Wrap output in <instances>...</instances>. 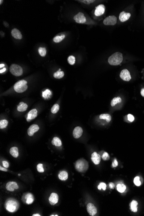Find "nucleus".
Segmentation results:
<instances>
[{
  "instance_id": "obj_24",
  "label": "nucleus",
  "mask_w": 144,
  "mask_h": 216,
  "mask_svg": "<svg viewBox=\"0 0 144 216\" xmlns=\"http://www.w3.org/2000/svg\"><path fill=\"white\" fill-rule=\"evenodd\" d=\"M64 73L63 71H61V69H59L58 70L54 73V77L56 79H61L64 76Z\"/></svg>"
},
{
  "instance_id": "obj_30",
  "label": "nucleus",
  "mask_w": 144,
  "mask_h": 216,
  "mask_svg": "<svg viewBox=\"0 0 144 216\" xmlns=\"http://www.w3.org/2000/svg\"><path fill=\"white\" fill-rule=\"evenodd\" d=\"M8 122L7 120H2L0 121V128L3 129L5 128L8 125Z\"/></svg>"
},
{
  "instance_id": "obj_48",
  "label": "nucleus",
  "mask_w": 144,
  "mask_h": 216,
  "mask_svg": "<svg viewBox=\"0 0 144 216\" xmlns=\"http://www.w3.org/2000/svg\"><path fill=\"white\" fill-rule=\"evenodd\" d=\"M4 64H0V68H2L3 67H4Z\"/></svg>"
},
{
  "instance_id": "obj_16",
  "label": "nucleus",
  "mask_w": 144,
  "mask_h": 216,
  "mask_svg": "<svg viewBox=\"0 0 144 216\" xmlns=\"http://www.w3.org/2000/svg\"><path fill=\"white\" fill-rule=\"evenodd\" d=\"M83 133V130L81 127H76L73 131V136L75 139H79L82 136Z\"/></svg>"
},
{
  "instance_id": "obj_3",
  "label": "nucleus",
  "mask_w": 144,
  "mask_h": 216,
  "mask_svg": "<svg viewBox=\"0 0 144 216\" xmlns=\"http://www.w3.org/2000/svg\"><path fill=\"white\" fill-rule=\"evenodd\" d=\"M76 170L79 172L84 173L86 171L88 168V163L83 158L78 160L75 164Z\"/></svg>"
},
{
  "instance_id": "obj_6",
  "label": "nucleus",
  "mask_w": 144,
  "mask_h": 216,
  "mask_svg": "<svg viewBox=\"0 0 144 216\" xmlns=\"http://www.w3.org/2000/svg\"><path fill=\"white\" fill-rule=\"evenodd\" d=\"M117 21V18L114 16H110L105 19L103 23L106 25H114Z\"/></svg>"
},
{
  "instance_id": "obj_46",
  "label": "nucleus",
  "mask_w": 144,
  "mask_h": 216,
  "mask_svg": "<svg viewBox=\"0 0 144 216\" xmlns=\"http://www.w3.org/2000/svg\"><path fill=\"white\" fill-rule=\"evenodd\" d=\"M6 70V69L5 68H3V69H2V70H0V73H4V72Z\"/></svg>"
},
{
  "instance_id": "obj_32",
  "label": "nucleus",
  "mask_w": 144,
  "mask_h": 216,
  "mask_svg": "<svg viewBox=\"0 0 144 216\" xmlns=\"http://www.w3.org/2000/svg\"><path fill=\"white\" fill-rule=\"evenodd\" d=\"M38 53L42 57H45L46 54V49L45 48L40 47L38 48Z\"/></svg>"
},
{
  "instance_id": "obj_2",
  "label": "nucleus",
  "mask_w": 144,
  "mask_h": 216,
  "mask_svg": "<svg viewBox=\"0 0 144 216\" xmlns=\"http://www.w3.org/2000/svg\"><path fill=\"white\" fill-rule=\"evenodd\" d=\"M123 60V57L122 53L120 52H116L109 57L108 62L109 64L113 66H117L120 64Z\"/></svg>"
},
{
  "instance_id": "obj_43",
  "label": "nucleus",
  "mask_w": 144,
  "mask_h": 216,
  "mask_svg": "<svg viewBox=\"0 0 144 216\" xmlns=\"http://www.w3.org/2000/svg\"><path fill=\"white\" fill-rule=\"evenodd\" d=\"M0 170L1 171H7V170L6 169V168H5V167L4 168V167H3L1 166H0Z\"/></svg>"
},
{
  "instance_id": "obj_49",
  "label": "nucleus",
  "mask_w": 144,
  "mask_h": 216,
  "mask_svg": "<svg viewBox=\"0 0 144 216\" xmlns=\"http://www.w3.org/2000/svg\"><path fill=\"white\" fill-rule=\"evenodd\" d=\"M3 1V0H0V4H2V3Z\"/></svg>"
},
{
  "instance_id": "obj_23",
  "label": "nucleus",
  "mask_w": 144,
  "mask_h": 216,
  "mask_svg": "<svg viewBox=\"0 0 144 216\" xmlns=\"http://www.w3.org/2000/svg\"><path fill=\"white\" fill-rule=\"evenodd\" d=\"M51 143L53 145L56 147H60L62 145V142L59 138L55 137L53 138Z\"/></svg>"
},
{
  "instance_id": "obj_33",
  "label": "nucleus",
  "mask_w": 144,
  "mask_h": 216,
  "mask_svg": "<svg viewBox=\"0 0 144 216\" xmlns=\"http://www.w3.org/2000/svg\"><path fill=\"white\" fill-rule=\"evenodd\" d=\"M60 106L58 104H55L51 108V112L53 114H56L59 110Z\"/></svg>"
},
{
  "instance_id": "obj_45",
  "label": "nucleus",
  "mask_w": 144,
  "mask_h": 216,
  "mask_svg": "<svg viewBox=\"0 0 144 216\" xmlns=\"http://www.w3.org/2000/svg\"><path fill=\"white\" fill-rule=\"evenodd\" d=\"M141 95L144 97V88H143L141 91Z\"/></svg>"
},
{
  "instance_id": "obj_20",
  "label": "nucleus",
  "mask_w": 144,
  "mask_h": 216,
  "mask_svg": "<svg viewBox=\"0 0 144 216\" xmlns=\"http://www.w3.org/2000/svg\"><path fill=\"white\" fill-rule=\"evenodd\" d=\"M27 108L28 105L27 104L23 102H20L17 106V110L19 112H24L27 110Z\"/></svg>"
},
{
  "instance_id": "obj_19",
  "label": "nucleus",
  "mask_w": 144,
  "mask_h": 216,
  "mask_svg": "<svg viewBox=\"0 0 144 216\" xmlns=\"http://www.w3.org/2000/svg\"><path fill=\"white\" fill-rule=\"evenodd\" d=\"M11 35L13 38L16 39H21L22 35L20 31L16 29H13L11 31Z\"/></svg>"
},
{
  "instance_id": "obj_8",
  "label": "nucleus",
  "mask_w": 144,
  "mask_h": 216,
  "mask_svg": "<svg viewBox=\"0 0 144 216\" xmlns=\"http://www.w3.org/2000/svg\"><path fill=\"white\" fill-rule=\"evenodd\" d=\"M120 76L123 80L125 81H129L131 79L130 72L126 69L122 70V71L121 72Z\"/></svg>"
},
{
  "instance_id": "obj_9",
  "label": "nucleus",
  "mask_w": 144,
  "mask_h": 216,
  "mask_svg": "<svg viewBox=\"0 0 144 216\" xmlns=\"http://www.w3.org/2000/svg\"><path fill=\"white\" fill-rule=\"evenodd\" d=\"M38 115V111L36 109H32L27 114H26V120L27 122L30 121L31 120L34 119L35 118H36Z\"/></svg>"
},
{
  "instance_id": "obj_17",
  "label": "nucleus",
  "mask_w": 144,
  "mask_h": 216,
  "mask_svg": "<svg viewBox=\"0 0 144 216\" xmlns=\"http://www.w3.org/2000/svg\"><path fill=\"white\" fill-rule=\"evenodd\" d=\"M131 16V14L129 13H126L122 11L119 15V20L122 22H124L128 20Z\"/></svg>"
},
{
  "instance_id": "obj_31",
  "label": "nucleus",
  "mask_w": 144,
  "mask_h": 216,
  "mask_svg": "<svg viewBox=\"0 0 144 216\" xmlns=\"http://www.w3.org/2000/svg\"><path fill=\"white\" fill-rule=\"evenodd\" d=\"M51 95V92L49 89H46L45 91L42 92V97L45 99L50 98Z\"/></svg>"
},
{
  "instance_id": "obj_1",
  "label": "nucleus",
  "mask_w": 144,
  "mask_h": 216,
  "mask_svg": "<svg viewBox=\"0 0 144 216\" xmlns=\"http://www.w3.org/2000/svg\"><path fill=\"white\" fill-rule=\"evenodd\" d=\"M4 206L7 211L13 213L18 210L20 204L15 198H10L6 201Z\"/></svg>"
},
{
  "instance_id": "obj_4",
  "label": "nucleus",
  "mask_w": 144,
  "mask_h": 216,
  "mask_svg": "<svg viewBox=\"0 0 144 216\" xmlns=\"http://www.w3.org/2000/svg\"><path fill=\"white\" fill-rule=\"evenodd\" d=\"M27 81L25 80L19 81L15 84L14 89L17 93H23L28 89Z\"/></svg>"
},
{
  "instance_id": "obj_26",
  "label": "nucleus",
  "mask_w": 144,
  "mask_h": 216,
  "mask_svg": "<svg viewBox=\"0 0 144 216\" xmlns=\"http://www.w3.org/2000/svg\"><path fill=\"white\" fill-rule=\"evenodd\" d=\"M100 119L106 120L108 123L110 122L111 120V116L109 114H102L99 116Z\"/></svg>"
},
{
  "instance_id": "obj_29",
  "label": "nucleus",
  "mask_w": 144,
  "mask_h": 216,
  "mask_svg": "<svg viewBox=\"0 0 144 216\" xmlns=\"http://www.w3.org/2000/svg\"><path fill=\"white\" fill-rule=\"evenodd\" d=\"M117 188L118 191L120 193H122L126 189V186L124 184H118L117 185Z\"/></svg>"
},
{
  "instance_id": "obj_22",
  "label": "nucleus",
  "mask_w": 144,
  "mask_h": 216,
  "mask_svg": "<svg viewBox=\"0 0 144 216\" xmlns=\"http://www.w3.org/2000/svg\"><path fill=\"white\" fill-rule=\"evenodd\" d=\"M58 177L61 180L65 181L68 179V174L65 171H62L58 174Z\"/></svg>"
},
{
  "instance_id": "obj_37",
  "label": "nucleus",
  "mask_w": 144,
  "mask_h": 216,
  "mask_svg": "<svg viewBox=\"0 0 144 216\" xmlns=\"http://www.w3.org/2000/svg\"><path fill=\"white\" fill-rule=\"evenodd\" d=\"M134 183L135 184V185L138 186H141V182L140 181L139 177H135L134 179Z\"/></svg>"
},
{
  "instance_id": "obj_13",
  "label": "nucleus",
  "mask_w": 144,
  "mask_h": 216,
  "mask_svg": "<svg viewBox=\"0 0 144 216\" xmlns=\"http://www.w3.org/2000/svg\"><path fill=\"white\" fill-rule=\"evenodd\" d=\"M105 7L103 4H100L96 7L95 14L96 16H99L103 14L105 12Z\"/></svg>"
},
{
  "instance_id": "obj_15",
  "label": "nucleus",
  "mask_w": 144,
  "mask_h": 216,
  "mask_svg": "<svg viewBox=\"0 0 144 216\" xmlns=\"http://www.w3.org/2000/svg\"><path fill=\"white\" fill-rule=\"evenodd\" d=\"M23 198H24V201H25V203L27 204H33L34 201V197L31 193H27L26 195H23Z\"/></svg>"
},
{
  "instance_id": "obj_35",
  "label": "nucleus",
  "mask_w": 144,
  "mask_h": 216,
  "mask_svg": "<svg viewBox=\"0 0 144 216\" xmlns=\"http://www.w3.org/2000/svg\"><path fill=\"white\" fill-rule=\"evenodd\" d=\"M37 169L38 172L39 173H43L44 172V169L43 166V164H38L37 166Z\"/></svg>"
},
{
  "instance_id": "obj_21",
  "label": "nucleus",
  "mask_w": 144,
  "mask_h": 216,
  "mask_svg": "<svg viewBox=\"0 0 144 216\" xmlns=\"http://www.w3.org/2000/svg\"><path fill=\"white\" fill-rule=\"evenodd\" d=\"M10 153L13 157L17 158L19 156L18 148L16 147H13L10 150Z\"/></svg>"
},
{
  "instance_id": "obj_47",
  "label": "nucleus",
  "mask_w": 144,
  "mask_h": 216,
  "mask_svg": "<svg viewBox=\"0 0 144 216\" xmlns=\"http://www.w3.org/2000/svg\"><path fill=\"white\" fill-rule=\"evenodd\" d=\"M33 216H41V215H40L39 214H33Z\"/></svg>"
},
{
  "instance_id": "obj_5",
  "label": "nucleus",
  "mask_w": 144,
  "mask_h": 216,
  "mask_svg": "<svg viewBox=\"0 0 144 216\" xmlns=\"http://www.w3.org/2000/svg\"><path fill=\"white\" fill-rule=\"evenodd\" d=\"M10 71L16 76H19L23 74V70L21 66L16 64H13L10 67Z\"/></svg>"
},
{
  "instance_id": "obj_38",
  "label": "nucleus",
  "mask_w": 144,
  "mask_h": 216,
  "mask_svg": "<svg viewBox=\"0 0 144 216\" xmlns=\"http://www.w3.org/2000/svg\"><path fill=\"white\" fill-rule=\"evenodd\" d=\"M101 157L104 161H106V160H108V159H109L110 156L107 152H104L103 154Z\"/></svg>"
},
{
  "instance_id": "obj_36",
  "label": "nucleus",
  "mask_w": 144,
  "mask_h": 216,
  "mask_svg": "<svg viewBox=\"0 0 144 216\" xmlns=\"http://www.w3.org/2000/svg\"><path fill=\"white\" fill-rule=\"evenodd\" d=\"M106 184L104 182H101L97 186V188L99 190H101L102 189L104 190H105L106 189Z\"/></svg>"
},
{
  "instance_id": "obj_7",
  "label": "nucleus",
  "mask_w": 144,
  "mask_h": 216,
  "mask_svg": "<svg viewBox=\"0 0 144 216\" xmlns=\"http://www.w3.org/2000/svg\"><path fill=\"white\" fill-rule=\"evenodd\" d=\"M74 20L78 23H84L86 21V19L83 13L79 12L74 16Z\"/></svg>"
},
{
  "instance_id": "obj_12",
  "label": "nucleus",
  "mask_w": 144,
  "mask_h": 216,
  "mask_svg": "<svg viewBox=\"0 0 144 216\" xmlns=\"http://www.w3.org/2000/svg\"><path fill=\"white\" fill-rule=\"evenodd\" d=\"M59 200L58 195L55 193H52L49 198V201L50 204L51 205H54L55 204H57Z\"/></svg>"
},
{
  "instance_id": "obj_10",
  "label": "nucleus",
  "mask_w": 144,
  "mask_h": 216,
  "mask_svg": "<svg viewBox=\"0 0 144 216\" xmlns=\"http://www.w3.org/2000/svg\"><path fill=\"white\" fill-rule=\"evenodd\" d=\"M6 189L7 191H13L15 189H19L18 185L15 182H7L6 185Z\"/></svg>"
},
{
  "instance_id": "obj_11",
  "label": "nucleus",
  "mask_w": 144,
  "mask_h": 216,
  "mask_svg": "<svg viewBox=\"0 0 144 216\" xmlns=\"http://www.w3.org/2000/svg\"><path fill=\"white\" fill-rule=\"evenodd\" d=\"M87 210L88 214L91 216H94L97 213V210L96 207L92 203H89L87 206Z\"/></svg>"
},
{
  "instance_id": "obj_18",
  "label": "nucleus",
  "mask_w": 144,
  "mask_h": 216,
  "mask_svg": "<svg viewBox=\"0 0 144 216\" xmlns=\"http://www.w3.org/2000/svg\"><path fill=\"white\" fill-rule=\"evenodd\" d=\"M101 156L99 154H97V152H94L92 154L91 160L96 165L99 164L101 161Z\"/></svg>"
},
{
  "instance_id": "obj_27",
  "label": "nucleus",
  "mask_w": 144,
  "mask_h": 216,
  "mask_svg": "<svg viewBox=\"0 0 144 216\" xmlns=\"http://www.w3.org/2000/svg\"><path fill=\"white\" fill-rule=\"evenodd\" d=\"M65 36L64 35H62L61 36H56L53 38V41L55 43H59L65 38Z\"/></svg>"
},
{
  "instance_id": "obj_28",
  "label": "nucleus",
  "mask_w": 144,
  "mask_h": 216,
  "mask_svg": "<svg viewBox=\"0 0 144 216\" xmlns=\"http://www.w3.org/2000/svg\"><path fill=\"white\" fill-rule=\"evenodd\" d=\"M121 101H122V100L120 97H117V98H114L112 100L111 102V105L112 107H114L118 103H120Z\"/></svg>"
},
{
  "instance_id": "obj_14",
  "label": "nucleus",
  "mask_w": 144,
  "mask_h": 216,
  "mask_svg": "<svg viewBox=\"0 0 144 216\" xmlns=\"http://www.w3.org/2000/svg\"><path fill=\"white\" fill-rule=\"evenodd\" d=\"M39 129V127L36 124H33L30 126L27 130V133L29 136H32L35 133L38 132Z\"/></svg>"
},
{
  "instance_id": "obj_39",
  "label": "nucleus",
  "mask_w": 144,
  "mask_h": 216,
  "mask_svg": "<svg viewBox=\"0 0 144 216\" xmlns=\"http://www.w3.org/2000/svg\"><path fill=\"white\" fill-rule=\"evenodd\" d=\"M127 116H128V120H129V121L132 122H133V121H134V117L133 115H132V114H128Z\"/></svg>"
},
{
  "instance_id": "obj_34",
  "label": "nucleus",
  "mask_w": 144,
  "mask_h": 216,
  "mask_svg": "<svg viewBox=\"0 0 144 216\" xmlns=\"http://www.w3.org/2000/svg\"><path fill=\"white\" fill-rule=\"evenodd\" d=\"M67 61H68V62L69 63V64H70L72 65L75 64L76 58L73 56H70L68 58Z\"/></svg>"
},
{
  "instance_id": "obj_44",
  "label": "nucleus",
  "mask_w": 144,
  "mask_h": 216,
  "mask_svg": "<svg viewBox=\"0 0 144 216\" xmlns=\"http://www.w3.org/2000/svg\"><path fill=\"white\" fill-rule=\"evenodd\" d=\"M109 186L112 189H114V184L113 183L111 182V183H110V184H109Z\"/></svg>"
},
{
  "instance_id": "obj_40",
  "label": "nucleus",
  "mask_w": 144,
  "mask_h": 216,
  "mask_svg": "<svg viewBox=\"0 0 144 216\" xmlns=\"http://www.w3.org/2000/svg\"><path fill=\"white\" fill-rule=\"evenodd\" d=\"M79 1L83 2L85 4H89L92 3L93 2L95 1V0H79Z\"/></svg>"
},
{
  "instance_id": "obj_42",
  "label": "nucleus",
  "mask_w": 144,
  "mask_h": 216,
  "mask_svg": "<svg viewBox=\"0 0 144 216\" xmlns=\"http://www.w3.org/2000/svg\"><path fill=\"white\" fill-rule=\"evenodd\" d=\"M117 166H118V162H117V160L115 159L114 160V162H113L112 163V166L113 167H115Z\"/></svg>"
},
{
  "instance_id": "obj_41",
  "label": "nucleus",
  "mask_w": 144,
  "mask_h": 216,
  "mask_svg": "<svg viewBox=\"0 0 144 216\" xmlns=\"http://www.w3.org/2000/svg\"><path fill=\"white\" fill-rule=\"evenodd\" d=\"M2 164H3V166L4 167H5L6 168H8V167L9 166V163L7 161H2Z\"/></svg>"
},
{
  "instance_id": "obj_25",
  "label": "nucleus",
  "mask_w": 144,
  "mask_h": 216,
  "mask_svg": "<svg viewBox=\"0 0 144 216\" xmlns=\"http://www.w3.org/2000/svg\"><path fill=\"white\" fill-rule=\"evenodd\" d=\"M138 202L136 201L133 200L131 204H130V209L131 211L134 212H136L138 211Z\"/></svg>"
},
{
  "instance_id": "obj_50",
  "label": "nucleus",
  "mask_w": 144,
  "mask_h": 216,
  "mask_svg": "<svg viewBox=\"0 0 144 216\" xmlns=\"http://www.w3.org/2000/svg\"><path fill=\"white\" fill-rule=\"evenodd\" d=\"M18 176H20V174H18Z\"/></svg>"
}]
</instances>
